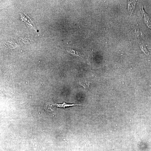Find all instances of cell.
Masks as SVG:
<instances>
[{"mask_svg":"<svg viewBox=\"0 0 151 151\" xmlns=\"http://www.w3.org/2000/svg\"><path fill=\"white\" fill-rule=\"evenodd\" d=\"M142 11L143 13L144 14V15L145 23L147 26L151 29V19L148 16V15L144 11V10H143Z\"/></svg>","mask_w":151,"mask_h":151,"instance_id":"cell-1","label":"cell"},{"mask_svg":"<svg viewBox=\"0 0 151 151\" xmlns=\"http://www.w3.org/2000/svg\"><path fill=\"white\" fill-rule=\"evenodd\" d=\"M55 105L56 106L58 107H61V108H65V107L74 106H84V105H79V104H67L65 103V102H64L62 104H55L54 105Z\"/></svg>","mask_w":151,"mask_h":151,"instance_id":"cell-2","label":"cell"},{"mask_svg":"<svg viewBox=\"0 0 151 151\" xmlns=\"http://www.w3.org/2000/svg\"><path fill=\"white\" fill-rule=\"evenodd\" d=\"M68 52L69 53L79 56V57H84V54L78 51L74 50H68Z\"/></svg>","mask_w":151,"mask_h":151,"instance_id":"cell-3","label":"cell"},{"mask_svg":"<svg viewBox=\"0 0 151 151\" xmlns=\"http://www.w3.org/2000/svg\"><path fill=\"white\" fill-rule=\"evenodd\" d=\"M80 85L84 88L87 89L89 88L90 82L86 81H82L79 82Z\"/></svg>","mask_w":151,"mask_h":151,"instance_id":"cell-4","label":"cell"},{"mask_svg":"<svg viewBox=\"0 0 151 151\" xmlns=\"http://www.w3.org/2000/svg\"><path fill=\"white\" fill-rule=\"evenodd\" d=\"M132 1H130L129 2V9L130 10V12H132V11H133L134 9V6L133 5L134 4H132Z\"/></svg>","mask_w":151,"mask_h":151,"instance_id":"cell-5","label":"cell"},{"mask_svg":"<svg viewBox=\"0 0 151 151\" xmlns=\"http://www.w3.org/2000/svg\"><path fill=\"white\" fill-rule=\"evenodd\" d=\"M141 48L143 52H144L145 54L147 55H149V53L145 47H144V46H141Z\"/></svg>","mask_w":151,"mask_h":151,"instance_id":"cell-6","label":"cell"}]
</instances>
